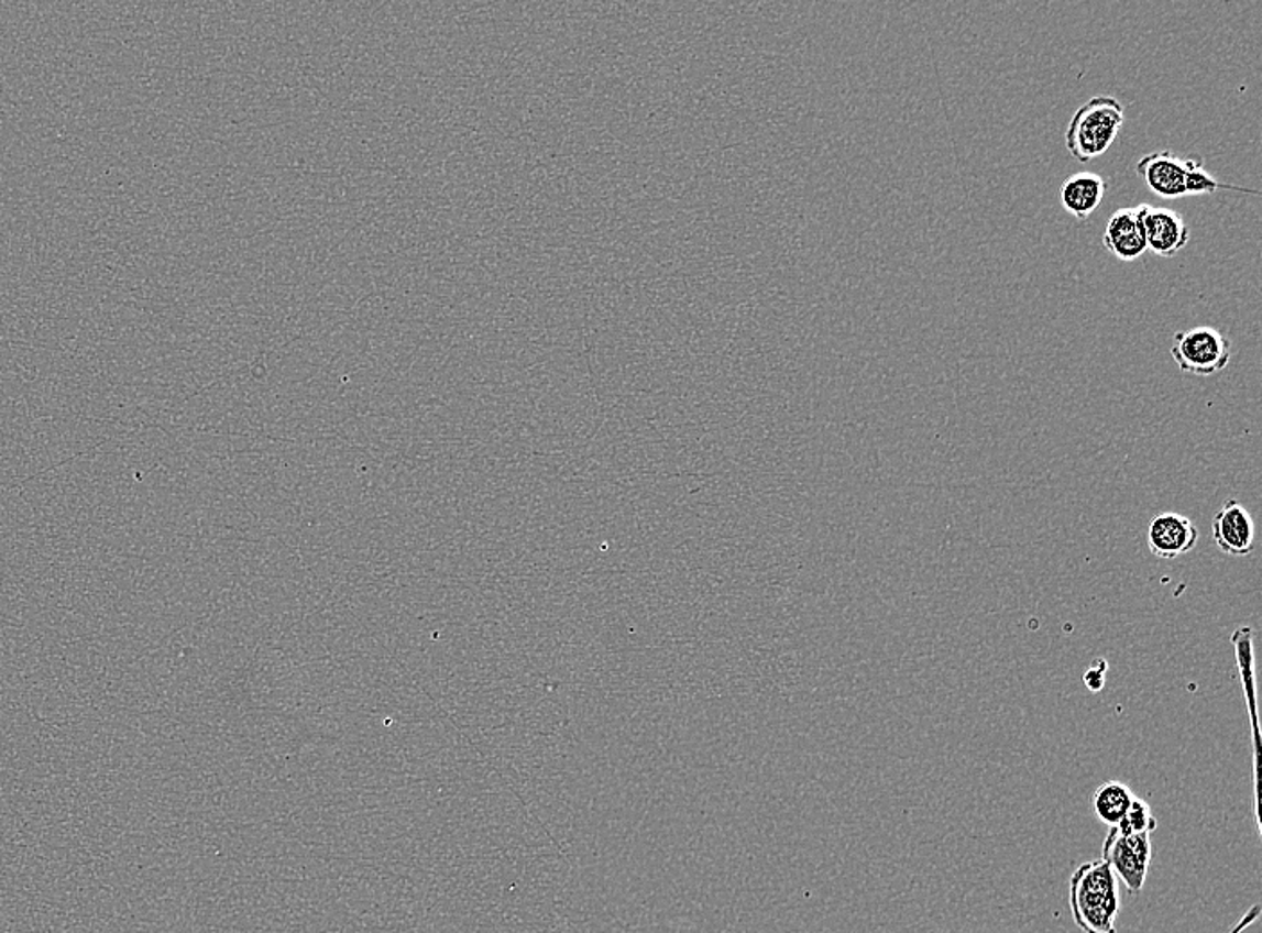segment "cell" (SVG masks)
I'll use <instances>...</instances> for the list:
<instances>
[{"label":"cell","instance_id":"cell-13","mask_svg":"<svg viewBox=\"0 0 1262 933\" xmlns=\"http://www.w3.org/2000/svg\"><path fill=\"white\" fill-rule=\"evenodd\" d=\"M1122 835H1142V833H1153L1159 827L1156 816L1151 812V806L1144 799L1135 798V801L1130 804L1128 812L1124 813L1118 826H1113Z\"/></svg>","mask_w":1262,"mask_h":933},{"label":"cell","instance_id":"cell-12","mask_svg":"<svg viewBox=\"0 0 1262 933\" xmlns=\"http://www.w3.org/2000/svg\"><path fill=\"white\" fill-rule=\"evenodd\" d=\"M1185 196H1199L1212 195L1219 189H1238L1247 193V189H1239L1233 185L1221 184L1216 180L1215 176L1207 173L1204 167V162L1199 161L1198 156H1187L1185 158Z\"/></svg>","mask_w":1262,"mask_h":933},{"label":"cell","instance_id":"cell-14","mask_svg":"<svg viewBox=\"0 0 1262 933\" xmlns=\"http://www.w3.org/2000/svg\"><path fill=\"white\" fill-rule=\"evenodd\" d=\"M1259 912H1261V909H1259L1258 904H1255V907H1253V909L1250 910V912H1248V914L1243 915V919H1241V921H1239L1238 926H1236V929H1233V930H1230L1229 933L1243 932V930L1247 929L1248 924H1252L1253 921H1255V919L1259 918Z\"/></svg>","mask_w":1262,"mask_h":933},{"label":"cell","instance_id":"cell-9","mask_svg":"<svg viewBox=\"0 0 1262 933\" xmlns=\"http://www.w3.org/2000/svg\"><path fill=\"white\" fill-rule=\"evenodd\" d=\"M1137 175L1148 185L1153 195L1164 200H1176L1185 196V158L1173 151H1155L1137 162Z\"/></svg>","mask_w":1262,"mask_h":933},{"label":"cell","instance_id":"cell-6","mask_svg":"<svg viewBox=\"0 0 1262 933\" xmlns=\"http://www.w3.org/2000/svg\"><path fill=\"white\" fill-rule=\"evenodd\" d=\"M1212 539L1230 557H1248L1255 550V523L1239 501L1227 500L1212 519Z\"/></svg>","mask_w":1262,"mask_h":933},{"label":"cell","instance_id":"cell-7","mask_svg":"<svg viewBox=\"0 0 1262 933\" xmlns=\"http://www.w3.org/2000/svg\"><path fill=\"white\" fill-rule=\"evenodd\" d=\"M1102 246L1122 263H1132L1148 252L1146 233L1142 224V204L1119 209L1108 219L1102 233Z\"/></svg>","mask_w":1262,"mask_h":933},{"label":"cell","instance_id":"cell-11","mask_svg":"<svg viewBox=\"0 0 1262 933\" xmlns=\"http://www.w3.org/2000/svg\"><path fill=\"white\" fill-rule=\"evenodd\" d=\"M1135 793L1121 781H1107L1099 784L1093 795L1094 813L1107 826H1118L1128 808L1135 801Z\"/></svg>","mask_w":1262,"mask_h":933},{"label":"cell","instance_id":"cell-1","mask_svg":"<svg viewBox=\"0 0 1262 933\" xmlns=\"http://www.w3.org/2000/svg\"><path fill=\"white\" fill-rule=\"evenodd\" d=\"M1118 878L1102 858L1085 861L1071 878V912L1084 933H1118L1121 896Z\"/></svg>","mask_w":1262,"mask_h":933},{"label":"cell","instance_id":"cell-8","mask_svg":"<svg viewBox=\"0 0 1262 933\" xmlns=\"http://www.w3.org/2000/svg\"><path fill=\"white\" fill-rule=\"evenodd\" d=\"M1142 224L1148 250L1156 257H1173L1189 243V229L1184 216L1176 210L1142 204Z\"/></svg>","mask_w":1262,"mask_h":933},{"label":"cell","instance_id":"cell-5","mask_svg":"<svg viewBox=\"0 0 1262 933\" xmlns=\"http://www.w3.org/2000/svg\"><path fill=\"white\" fill-rule=\"evenodd\" d=\"M1198 539V526L1189 517L1176 512L1159 514L1148 526V548L1156 559H1178L1182 555L1195 550Z\"/></svg>","mask_w":1262,"mask_h":933},{"label":"cell","instance_id":"cell-2","mask_svg":"<svg viewBox=\"0 0 1262 933\" xmlns=\"http://www.w3.org/2000/svg\"><path fill=\"white\" fill-rule=\"evenodd\" d=\"M1124 124V107L1112 96L1088 99L1074 112L1065 132V147L1082 164L1105 155Z\"/></svg>","mask_w":1262,"mask_h":933},{"label":"cell","instance_id":"cell-3","mask_svg":"<svg viewBox=\"0 0 1262 933\" xmlns=\"http://www.w3.org/2000/svg\"><path fill=\"white\" fill-rule=\"evenodd\" d=\"M1171 355L1182 374L1209 377L1229 366L1232 343L1215 327H1193L1175 332L1171 341Z\"/></svg>","mask_w":1262,"mask_h":933},{"label":"cell","instance_id":"cell-10","mask_svg":"<svg viewBox=\"0 0 1262 933\" xmlns=\"http://www.w3.org/2000/svg\"><path fill=\"white\" fill-rule=\"evenodd\" d=\"M1107 180L1096 173H1076L1060 187V204L1073 218L1088 219L1107 195Z\"/></svg>","mask_w":1262,"mask_h":933},{"label":"cell","instance_id":"cell-4","mask_svg":"<svg viewBox=\"0 0 1262 933\" xmlns=\"http://www.w3.org/2000/svg\"><path fill=\"white\" fill-rule=\"evenodd\" d=\"M1102 860L1130 892H1141L1151 864V835H1122L1110 827L1102 842Z\"/></svg>","mask_w":1262,"mask_h":933}]
</instances>
